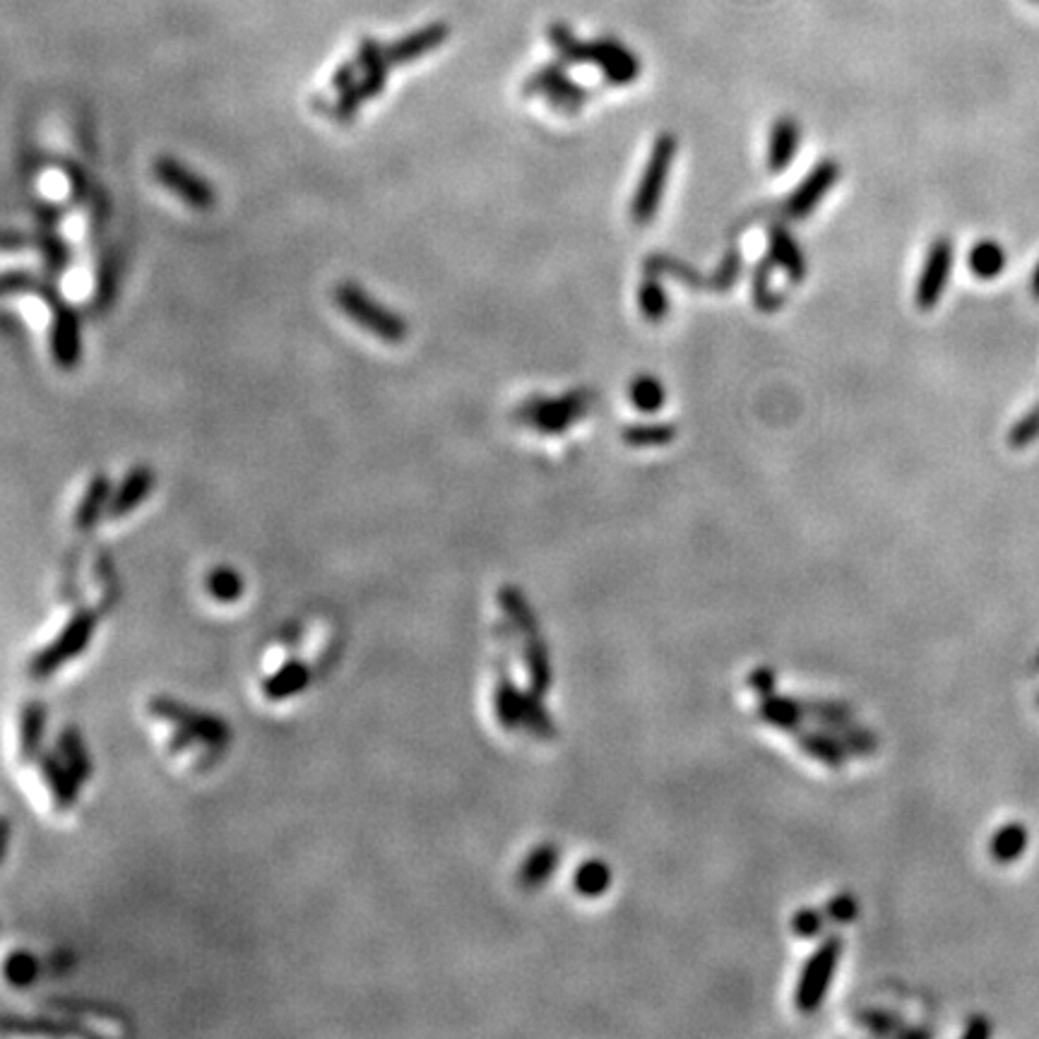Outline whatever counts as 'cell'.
<instances>
[{
    "instance_id": "obj_1",
    "label": "cell",
    "mask_w": 1039,
    "mask_h": 1039,
    "mask_svg": "<svg viewBox=\"0 0 1039 1039\" xmlns=\"http://www.w3.org/2000/svg\"><path fill=\"white\" fill-rule=\"evenodd\" d=\"M594 404V392L588 388L580 390H570L561 397H530L524 400L512 419L518 424L528 426L536 434L544 436H558L566 434L568 428H573L580 419H585Z\"/></svg>"
},
{
    "instance_id": "obj_2",
    "label": "cell",
    "mask_w": 1039,
    "mask_h": 1039,
    "mask_svg": "<svg viewBox=\"0 0 1039 1039\" xmlns=\"http://www.w3.org/2000/svg\"><path fill=\"white\" fill-rule=\"evenodd\" d=\"M500 604L508 614V618L516 626L522 638V660L530 674V684L534 693H544L552 686V664H548V652L542 640L540 628H536L534 612L530 609L524 594L516 588H504L498 594Z\"/></svg>"
},
{
    "instance_id": "obj_3",
    "label": "cell",
    "mask_w": 1039,
    "mask_h": 1039,
    "mask_svg": "<svg viewBox=\"0 0 1039 1039\" xmlns=\"http://www.w3.org/2000/svg\"><path fill=\"white\" fill-rule=\"evenodd\" d=\"M335 303L347 318H352L361 330L376 335L383 342H404L410 337V325L400 315L388 311L373 297H369L357 282H340L335 287Z\"/></svg>"
},
{
    "instance_id": "obj_4",
    "label": "cell",
    "mask_w": 1039,
    "mask_h": 1039,
    "mask_svg": "<svg viewBox=\"0 0 1039 1039\" xmlns=\"http://www.w3.org/2000/svg\"><path fill=\"white\" fill-rule=\"evenodd\" d=\"M676 149H679V140L672 133H662L655 140V145H652L645 171L643 177H640L633 201H630V219H633L638 227H645L657 217L664 189H667L669 171L676 159Z\"/></svg>"
},
{
    "instance_id": "obj_5",
    "label": "cell",
    "mask_w": 1039,
    "mask_h": 1039,
    "mask_svg": "<svg viewBox=\"0 0 1039 1039\" xmlns=\"http://www.w3.org/2000/svg\"><path fill=\"white\" fill-rule=\"evenodd\" d=\"M522 92L528 97H542L548 107L561 113H578L590 99V92L568 77L564 63H548L534 70Z\"/></svg>"
},
{
    "instance_id": "obj_6",
    "label": "cell",
    "mask_w": 1039,
    "mask_h": 1039,
    "mask_svg": "<svg viewBox=\"0 0 1039 1039\" xmlns=\"http://www.w3.org/2000/svg\"><path fill=\"white\" fill-rule=\"evenodd\" d=\"M955 263V246L951 237H939L927 251L925 265L917 277L915 287V303L919 311H933L941 297L945 294V287L951 282Z\"/></svg>"
},
{
    "instance_id": "obj_7",
    "label": "cell",
    "mask_w": 1039,
    "mask_h": 1039,
    "mask_svg": "<svg viewBox=\"0 0 1039 1039\" xmlns=\"http://www.w3.org/2000/svg\"><path fill=\"white\" fill-rule=\"evenodd\" d=\"M155 177L167 191H171L181 203L193 209H203L205 213V209L215 207L217 203L215 185L205 181L201 173L193 171L191 167H185L177 157H159L155 161Z\"/></svg>"
},
{
    "instance_id": "obj_8",
    "label": "cell",
    "mask_w": 1039,
    "mask_h": 1039,
    "mask_svg": "<svg viewBox=\"0 0 1039 1039\" xmlns=\"http://www.w3.org/2000/svg\"><path fill=\"white\" fill-rule=\"evenodd\" d=\"M839 165L835 159H823L816 165L807 177L801 179L797 189L792 191V195L782 205V215L789 219H807L813 215V209L823 203V197L835 189V183L839 181Z\"/></svg>"
},
{
    "instance_id": "obj_9",
    "label": "cell",
    "mask_w": 1039,
    "mask_h": 1039,
    "mask_svg": "<svg viewBox=\"0 0 1039 1039\" xmlns=\"http://www.w3.org/2000/svg\"><path fill=\"white\" fill-rule=\"evenodd\" d=\"M585 63L600 68L606 83L616 87L636 83L640 75V58L614 37L590 41L585 49Z\"/></svg>"
},
{
    "instance_id": "obj_10",
    "label": "cell",
    "mask_w": 1039,
    "mask_h": 1039,
    "mask_svg": "<svg viewBox=\"0 0 1039 1039\" xmlns=\"http://www.w3.org/2000/svg\"><path fill=\"white\" fill-rule=\"evenodd\" d=\"M768 261L785 273L792 282H804L809 275L807 255H804L799 241L782 225L768 229Z\"/></svg>"
},
{
    "instance_id": "obj_11",
    "label": "cell",
    "mask_w": 1039,
    "mask_h": 1039,
    "mask_svg": "<svg viewBox=\"0 0 1039 1039\" xmlns=\"http://www.w3.org/2000/svg\"><path fill=\"white\" fill-rule=\"evenodd\" d=\"M448 34H450V27L446 25V22H434V25H426L390 44L388 49H385V56H388V61L395 65L414 63L422 56L436 51L438 46L446 44Z\"/></svg>"
},
{
    "instance_id": "obj_12",
    "label": "cell",
    "mask_w": 1039,
    "mask_h": 1039,
    "mask_svg": "<svg viewBox=\"0 0 1039 1039\" xmlns=\"http://www.w3.org/2000/svg\"><path fill=\"white\" fill-rule=\"evenodd\" d=\"M801 145V125L794 116H780V119L770 128L768 140V169L773 173H782L792 167L794 157H797Z\"/></svg>"
},
{
    "instance_id": "obj_13",
    "label": "cell",
    "mask_w": 1039,
    "mask_h": 1039,
    "mask_svg": "<svg viewBox=\"0 0 1039 1039\" xmlns=\"http://www.w3.org/2000/svg\"><path fill=\"white\" fill-rule=\"evenodd\" d=\"M357 65L361 68V77H359V87L364 99L378 97L380 92L388 85V68L390 61L385 56V49L371 37H364L359 44V53H357Z\"/></svg>"
},
{
    "instance_id": "obj_14",
    "label": "cell",
    "mask_w": 1039,
    "mask_h": 1039,
    "mask_svg": "<svg viewBox=\"0 0 1039 1039\" xmlns=\"http://www.w3.org/2000/svg\"><path fill=\"white\" fill-rule=\"evenodd\" d=\"M152 488H155V474H152L149 467L145 464L135 467V470L128 472L123 476V482L116 486V492L109 498L107 516L116 520V518L128 516V512H133L149 496Z\"/></svg>"
},
{
    "instance_id": "obj_15",
    "label": "cell",
    "mask_w": 1039,
    "mask_h": 1039,
    "mask_svg": "<svg viewBox=\"0 0 1039 1039\" xmlns=\"http://www.w3.org/2000/svg\"><path fill=\"white\" fill-rule=\"evenodd\" d=\"M109 476L107 474H95L92 476V482L89 486L85 488V494H83V500H80V506L75 510V528L77 530H92L97 524L99 516L104 510H107L109 506Z\"/></svg>"
},
{
    "instance_id": "obj_16",
    "label": "cell",
    "mask_w": 1039,
    "mask_h": 1039,
    "mask_svg": "<svg viewBox=\"0 0 1039 1039\" xmlns=\"http://www.w3.org/2000/svg\"><path fill=\"white\" fill-rule=\"evenodd\" d=\"M309 681L311 672L301 662H287L273 676H267L263 684V696L267 700H285L303 691Z\"/></svg>"
},
{
    "instance_id": "obj_17",
    "label": "cell",
    "mask_w": 1039,
    "mask_h": 1039,
    "mask_svg": "<svg viewBox=\"0 0 1039 1039\" xmlns=\"http://www.w3.org/2000/svg\"><path fill=\"white\" fill-rule=\"evenodd\" d=\"M1006 263H1008L1006 249H1003L994 239L977 241L970 249V255H967V265H970L972 275L977 279H987V282L989 279L1001 277L1003 270H1006Z\"/></svg>"
},
{
    "instance_id": "obj_18",
    "label": "cell",
    "mask_w": 1039,
    "mask_h": 1039,
    "mask_svg": "<svg viewBox=\"0 0 1039 1039\" xmlns=\"http://www.w3.org/2000/svg\"><path fill=\"white\" fill-rule=\"evenodd\" d=\"M645 270L650 275H657V277L667 275V277L679 279L681 285L691 287V289H708V279L700 275L696 267H691L688 263L674 258V255H667V253H652L650 258L645 261Z\"/></svg>"
},
{
    "instance_id": "obj_19",
    "label": "cell",
    "mask_w": 1039,
    "mask_h": 1039,
    "mask_svg": "<svg viewBox=\"0 0 1039 1039\" xmlns=\"http://www.w3.org/2000/svg\"><path fill=\"white\" fill-rule=\"evenodd\" d=\"M773 270L775 265L768 258H763L753 267V275H751L753 303L761 313H777L782 309V303H785V297H782L773 287Z\"/></svg>"
},
{
    "instance_id": "obj_20",
    "label": "cell",
    "mask_w": 1039,
    "mask_h": 1039,
    "mask_svg": "<svg viewBox=\"0 0 1039 1039\" xmlns=\"http://www.w3.org/2000/svg\"><path fill=\"white\" fill-rule=\"evenodd\" d=\"M520 727L540 739H554L556 727L542 703V693H522L520 696Z\"/></svg>"
},
{
    "instance_id": "obj_21",
    "label": "cell",
    "mask_w": 1039,
    "mask_h": 1039,
    "mask_svg": "<svg viewBox=\"0 0 1039 1039\" xmlns=\"http://www.w3.org/2000/svg\"><path fill=\"white\" fill-rule=\"evenodd\" d=\"M53 354L56 361H61L63 369H73L75 361L80 359V330H77V318L73 313H63L61 318L56 321V330H53Z\"/></svg>"
},
{
    "instance_id": "obj_22",
    "label": "cell",
    "mask_w": 1039,
    "mask_h": 1039,
    "mask_svg": "<svg viewBox=\"0 0 1039 1039\" xmlns=\"http://www.w3.org/2000/svg\"><path fill=\"white\" fill-rule=\"evenodd\" d=\"M628 400L636 407L638 412L643 414H655L662 410L664 400H667V392H664L660 378L655 376H636L628 385Z\"/></svg>"
},
{
    "instance_id": "obj_23",
    "label": "cell",
    "mask_w": 1039,
    "mask_h": 1039,
    "mask_svg": "<svg viewBox=\"0 0 1039 1039\" xmlns=\"http://www.w3.org/2000/svg\"><path fill=\"white\" fill-rule=\"evenodd\" d=\"M638 303L643 318L650 323H662L669 315V297L662 287V279L657 275H650L640 282Z\"/></svg>"
},
{
    "instance_id": "obj_24",
    "label": "cell",
    "mask_w": 1039,
    "mask_h": 1039,
    "mask_svg": "<svg viewBox=\"0 0 1039 1039\" xmlns=\"http://www.w3.org/2000/svg\"><path fill=\"white\" fill-rule=\"evenodd\" d=\"M674 424H630L624 428V443L628 448H662L676 438Z\"/></svg>"
},
{
    "instance_id": "obj_25",
    "label": "cell",
    "mask_w": 1039,
    "mask_h": 1039,
    "mask_svg": "<svg viewBox=\"0 0 1039 1039\" xmlns=\"http://www.w3.org/2000/svg\"><path fill=\"white\" fill-rule=\"evenodd\" d=\"M520 696L522 693L518 691V688L510 684L508 669L504 664V674H500L498 688H496V715L506 729L520 727Z\"/></svg>"
},
{
    "instance_id": "obj_26",
    "label": "cell",
    "mask_w": 1039,
    "mask_h": 1039,
    "mask_svg": "<svg viewBox=\"0 0 1039 1039\" xmlns=\"http://www.w3.org/2000/svg\"><path fill=\"white\" fill-rule=\"evenodd\" d=\"M205 588L209 597L217 602H237L243 592V580L233 568L219 566L207 573Z\"/></svg>"
},
{
    "instance_id": "obj_27",
    "label": "cell",
    "mask_w": 1039,
    "mask_h": 1039,
    "mask_svg": "<svg viewBox=\"0 0 1039 1039\" xmlns=\"http://www.w3.org/2000/svg\"><path fill=\"white\" fill-rule=\"evenodd\" d=\"M548 41H552L554 51L561 56L564 63H580L585 65V49L588 44L580 41L573 32H570L568 25H561V22H554L548 27Z\"/></svg>"
},
{
    "instance_id": "obj_28",
    "label": "cell",
    "mask_w": 1039,
    "mask_h": 1039,
    "mask_svg": "<svg viewBox=\"0 0 1039 1039\" xmlns=\"http://www.w3.org/2000/svg\"><path fill=\"white\" fill-rule=\"evenodd\" d=\"M612 881V871L604 861H585L582 867L576 871V891L585 897H597L606 889H609Z\"/></svg>"
},
{
    "instance_id": "obj_29",
    "label": "cell",
    "mask_w": 1039,
    "mask_h": 1039,
    "mask_svg": "<svg viewBox=\"0 0 1039 1039\" xmlns=\"http://www.w3.org/2000/svg\"><path fill=\"white\" fill-rule=\"evenodd\" d=\"M744 273V255L739 249H729L725 253V258L720 261L717 270L708 277V291H715V294H727V291L739 282V277Z\"/></svg>"
},
{
    "instance_id": "obj_30",
    "label": "cell",
    "mask_w": 1039,
    "mask_h": 1039,
    "mask_svg": "<svg viewBox=\"0 0 1039 1039\" xmlns=\"http://www.w3.org/2000/svg\"><path fill=\"white\" fill-rule=\"evenodd\" d=\"M556 861H558V851L556 847L552 845H544L540 849H534L530 859L524 861V867H522V883L528 885V889H536V885L544 883L548 879V873L554 871L556 867Z\"/></svg>"
},
{
    "instance_id": "obj_31",
    "label": "cell",
    "mask_w": 1039,
    "mask_h": 1039,
    "mask_svg": "<svg viewBox=\"0 0 1039 1039\" xmlns=\"http://www.w3.org/2000/svg\"><path fill=\"white\" fill-rule=\"evenodd\" d=\"M39 967H41V963H37V957H32L27 951H17V953L5 957L3 975H5L10 984L27 987V984H32V979L39 975Z\"/></svg>"
},
{
    "instance_id": "obj_32",
    "label": "cell",
    "mask_w": 1039,
    "mask_h": 1039,
    "mask_svg": "<svg viewBox=\"0 0 1039 1039\" xmlns=\"http://www.w3.org/2000/svg\"><path fill=\"white\" fill-rule=\"evenodd\" d=\"M1037 436H1039V402L1032 407L1030 412L1020 416L1018 422L1013 424L1011 434H1008V443H1011L1013 450H1023L1027 446H1032Z\"/></svg>"
},
{
    "instance_id": "obj_33",
    "label": "cell",
    "mask_w": 1039,
    "mask_h": 1039,
    "mask_svg": "<svg viewBox=\"0 0 1039 1039\" xmlns=\"http://www.w3.org/2000/svg\"><path fill=\"white\" fill-rule=\"evenodd\" d=\"M364 95H361V87H359V80L352 85V87H347L340 92V97H337V104H335V116H337V121H342V123H352L354 121V116L359 113L361 109V104H364Z\"/></svg>"
},
{
    "instance_id": "obj_34",
    "label": "cell",
    "mask_w": 1039,
    "mask_h": 1039,
    "mask_svg": "<svg viewBox=\"0 0 1039 1039\" xmlns=\"http://www.w3.org/2000/svg\"><path fill=\"white\" fill-rule=\"evenodd\" d=\"M359 80V65L357 63H342L340 68L335 70V75H333V87L337 92H342L347 87H352L354 83Z\"/></svg>"
},
{
    "instance_id": "obj_35",
    "label": "cell",
    "mask_w": 1039,
    "mask_h": 1039,
    "mask_svg": "<svg viewBox=\"0 0 1039 1039\" xmlns=\"http://www.w3.org/2000/svg\"><path fill=\"white\" fill-rule=\"evenodd\" d=\"M1030 289H1032V297L1039 301V261L1035 265V270H1032V279H1030Z\"/></svg>"
}]
</instances>
